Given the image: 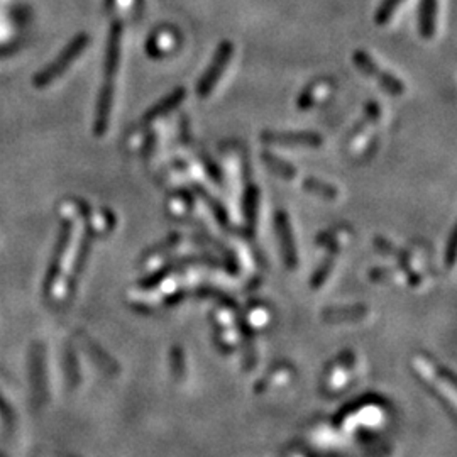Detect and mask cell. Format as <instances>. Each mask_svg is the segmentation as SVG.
Masks as SVG:
<instances>
[{
	"label": "cell",
	"mask_w": 457,
	"mask_h": 457,
	"mask_svg": "<svg viewBox=\"0 0 457 457\" xmlns=\"http://www.w3.org/2000/svg\"><path fill=\"white\" fill-rule=\"evenodd\" d=\"M232 55H234V46L231 41H224L217 48L215 56L212 58V63L208 64V68L205 70V73L201 75V78L197 83V95L201 98H207L212 93L213 89L217 87L219 80L222 78L224 70L231 61Z\"/></svg>",
	"instance_id": "3957f363"
},
{
	"label": "cell",
	"mask_w": 457,
	"mask_h": 457,
	"mask_svg": "<svg viewBox=\"0 0 457 457\" xmlns=\"http://www.w3.org/2000/svg\"><path fill=\"white\" fill-rule=\"evenodd\" d=\"M303 186L312 193H317V195L323 197V198H335L337 195V190L334 186H330L329 183L320 181L317 178H305L303 180Z\"/></svg>",
	"instance_id": "9c48e42d"
},
{
	"label": "cell",
	"mask_w": 457,
	"mask_h": 457,
	"mask_svg": "<svg viewBox=\"0 0 457 457\" xmlns=\"http://www.w3.org/2000/svg\"><path fill=\"white\" fill-rule=\"evenodd\" d=\"M261 159H262V163H265V165L273 171V173H276L278 177L285 178V180H292V178L296 177V168L289 165V163L285 161V159L274 156L273 152L262 151Z\"/></svg>",
	"instance_id": "ba28073f"
},
{
	"label": "cell",
	"mask_w": 457,
	"mask_h": 457,
	"mask_svg": "<svg viewBox=\"0 0 457 457\" xmlns=\"http://www.w3.org/2000/svg\"><path fill=\"white\" fill-rule=\"evenodd\" d=\"M185 97H186L185 89H183V87H178L177 90H173L171 93H168L165 98H161L158 104L152 105L151 109L144 114L143 122L144 124H151V122L158 120L159 117L166 116L168 112H171V110L177 109V107L180 105L183 100H185Z\"/></svg>",
	"instance_id": "8992f818"
},
{
	"label": "cell",
	"mask_w": 457,
	"mask_h": 457,
	"mask_svg": "<svg viewBox=\"0 0 457 457\" xmlns=\"http://www.w3.org/2000/svg\"><path fill=\"white\" fill-rule=\"evenodd\" d=\"M354 64H356L364 75H368L369 78L376 80L381 85V89L386 91V93L395 95V97H400V95L405 93V85H403L402 80L396 78L390 71H384L383 68H379L378 64H376V61L373 60L368 53L363 51V49L354 53Z\"/></svg>",
	"instance_id": "277c9868"
},
{
	"label": "cell",
	"mask_w": 457,
	"mask_h": 457,
	"mask_svg": "<svg viewBox=\"0 0 457 457\" xmlns=\"http://www.w3.org/2000/svg\"><path fill=\"white\" fill-rule=\"evenodd\" d=\"M120 39H122V22L117 19V21H114L112 28H110L109 41H107L105 78H104V85H102L100 95H98L97 116H95V125H93V131L97 136H104L107 132V127H109L110 110H112V102H114V80H116L117 70H119Z\"/></svg>",
	"instance_id": "6da1fadb"
},
{
	"label": "cell",
	"mask_w": 457,
	"mask_h": 457,
	"mask_svg": "<svg viewBox=\"0 0 457 457\" xmlns=\"http://www.w3.org/2000/svg\"><path fill=\"white\" fill-rule=\"evenodd\" d=\"M437 19V0H420V10H418V29L425 39H430L436 33Z\"/></svg>",
	"instance_id": "52a82bcc"
},
{
	"label": "cell",
	"mask_w": 457,
	"mask_h": 457,
	"mask_svg": "<svg viewBox=\"0 0 457 457\" xmlns=\"http://www.w3.org/2000/svg\"><path fill=\"white\" fill-rule=\"evenodd\" d=\"M402 2H403V0H383V2L379 3L378 10H376V14H375L376 24H379V26L388 24V22H390V19L393 17L395 10L398 9V6Z\"/></svg>",
	"instance_id": "30bf717a"
},
{
	"label": "cell",
	"mask_w": 457,
	"mask_h": 457,
	"mask_svg": "<svg viewBox=\"0 0 457 457\" xmlns=\"http://www.w3.org/2000/svg\"><path fill=\"white\" fill-rule=\"evenodd\" d=\"M261 141L269 146H283V147H320L322 146V136L317 132H276L265 131L261 134Z\"/></svg>",
	"instance_id": "5b68a950"
},
{
	"label": "cell",
	"mask_w": 457,
	"mask_h": 457,
	"mask_svg": "<svg viewBox=\"0 0 457 457\" xmlns=\"http://www.w3.org/2000/svg\"><path fill=\"white\" fill-rule=\"evenodd\" d=\"M89 43H90L89 34L87 33L76 34L73 39H71V43L68 44L63 51H61V55L58 56V58L53 61L49 66H46L43 71H39V73L36 75V78H34V85L39 87V89H43V87L55 82L56 78H60V76L71 66V63H73V61L78 58L83 51H85V48L89 46Z\"/></svg>",
	"instance_id": "7a4b0ae2"
},
{
	"label": "cell",
	"mask_w": 457,
	"mask_h": 457,
	"mask_svg": "<svg viewBox=\"0 0 457 457\" xmlns=\"http://www.w3.org/2000/svg\"><path fill=\"white\" fill-rule=\"evenodd\" d=\"M379 119V107L375 104V102H369L368 105H366V117H364V120L361 122L359 125H357L356 127V131L352 132V134L350 136H356V134H359L361 131H363V129L366 127V125L368 124H371V122H376Z\"/></svg>",
	"instance_id": "8fae6325"
}]
</instances>
